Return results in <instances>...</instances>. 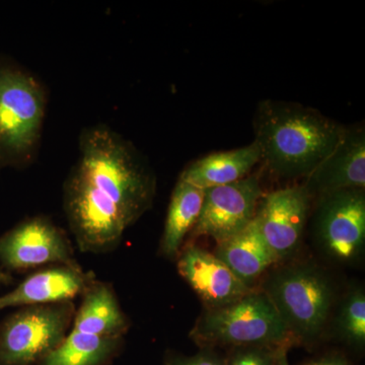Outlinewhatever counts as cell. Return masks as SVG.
<instances>
[{
	"instance_id": "obj_16",
	"label": "cell",
	"mask_w": 365,
	"mask_h": 365,
	"mask_svg": "<svg viewBox=\"0 0 365 365\" xmlns=\"http://www.w3.org/2000/svg\"><path fill=\"white\" fill-rule=\"evenodd\" d=\"M260 160V150L254 141L244 148L199 158L182 170L179 180L202 190L223 186L248 177Z\"/></svg>"
},
{
	"instance_id": "obj_20",
	"label": "cell",
	"mask_w": 365,
	"mask_h": 365,
	"mask_svg": "<svg viewBox=\"0 0 365 365\" xmlns=\"http://www.w3.org/2000/svg\"><path fill=\"white\" fill-rule=\"evenodd\" d=\"M281 348L242 346L232 355L227 365H276Z\"/></svg>"
},
{
	"instance_id": "obj_22",
	"label": "cell",
	"mask_w": 365,
	"mask_h": 365,
	"mask_svg": "<svg viewBox=\"0 0 365 365\" xmlns=\"http://www.w3.org/2000/svg\"><path fill=\"white\" fill-rule=\"evenodd\" d=\"M14 277L9 272L0 270V284L11 285L14 283Z\"/></svg>"
},
{
	"instance_id": "obj_23",
	"label": "cell",
	"mask_w": 365,
	"mask_h": 365,
	"mask_svg": "<svg viewBox=\"0 0 365 365\" xmlns=\"http://www.w3.org/2000/svg\"><path fill=\"white\" fill-rule=\"evenodd\" d=\"M276 365H288L287 359V348H281L279 352H278Z\"/></svg>"
},
{
	"instance_id": "obj_14",
	"label": "cell",
	"mask_w": 365,
	"mask_h": 365,
	"mask_svg": "<svg viewBox=\"0 0 365 365\" xmlns=\"http://www.w3.org/2000/svg\"><path fill=\"white\" fill-rule=\"evenodd\" d=\"M130 322L122 311L114 288L96 279L81 294L71 330L105 338H123Z\"/></svg>"
},
{
	"instance_id": "obj_18",
	"label": "cell",
	"mask_w": 365,
	"mask_h": 365,
	"mask_svg": "<svg viewBox=\"0 0 365 365\" xmlns=\"http://www.w3.org/2000/svg\"><path fill=\"white\" fill-rule=\"evenodd\" d=\"M123 338H105L71 330L41 360L42 365H105L116 354Z\"/></svg>"
},
{
	"instance_id": "obj_9",
	"label": "cell",
	"mask_w": 365,
	"mask_h": 365,
	"mask_svg": "<svg viewBox=\"0 0 365 365\" xmlns=\"http://www.w3.org/2000/svg\"><path fill=\"white\" fill-rule=\"evenodd\" d=\"M262 197L256 175L204 190L202 209L190 237H211L217 244L234 237L253 222Z\"/></svg>"
},
{
	"instance_id": "obj_8",
	"label": "cell",
	"mask_w": 365,
	"mask_h": 365,
	"mask_svg": "<svg viewBox=\"0 0 365 365\" xmlns=\"http://www.w3.org/2000/svg\"><path fill=\"white\" fill-rule=\"evenodd\" d=\"M76 263L66 230L47 216L25 218L0 235V265L9 272Z\"/></svg>"
},
{
	"instance_id": "obj_17",
	"label": "cell",
	"mask_w": 365,
	"mask_h": 365,
	"mask_svg": "<svg viewBox=\"0 0 365 365\" xmlns=\"http://www.w3.org/2000/svg\"><path fill=\"white\" fill-rule=\"evenodd\" d=\"M204 190L179 180L170 197L160 252L169 259H176L184 247L187 235L195 227L202 209Z\"/></svg>"
},
{
	"instance_id": "obj_10",
	"label": "cell",
	"mask_w": 365,
	"mask_h": 365,
	"mask_svg": "<svg viewBox=\"0 0 365 365\" xmlns=\"http://www.w3.org/2000/svg\"><path fill=\"white\" fill-rule=\"evenodd\" d=\"M312 199L304 185L277 190L262 197L256 217L262 235L278 262L288 260L299 251Z\"/></svg>"
},
{
	"instance_id": "obj_13",
	"label": "cell",
	"mask_w": 365,
	"mask_h": 365,
	"mask_svg": "<svg viewBox=\"0 0 365 365\" xmlns=\"http://www.w3.org/2000/svg\"><path fill=\"white\" fill-rule=\"evenodd\" d=\"M312 198L346 189L365 188V131L346 128L332 153L306 178Z\"/></svg>"
},
{
	"instance_id": "obj_15",
	"label": "cell",
	"mask_w": 365,
	"mask_h": 365,
	"mask_svg": "<svg viewBox=\"0 0 365 365\" xmlns=\"http://www.w3.org/2000/svg\"><path fill=\"white\" fill-rule=\"evenodd\" d=\"M213 255L250 288L271 266L278 263L277 257L262 235L256 216L241 232L218 242Z\"/></svg>"
},
{
	"instance_id": "obj_2",
	"label": "cell",
	"mask_w": 365,
	"mask_h": 365,
	"mask_svg": "<svg viewBox=\"0 0 365 365\" xmlns=\"http://www.w3.org/2000/svg\"><path fill=\"white\" fill-rule=\"evenodd\" d=\"M261 160L284 179L307 178L336 148L345 127L313 108L263 101L254 119Z\"/></svg>"
},
{
	"instance_id": "obj_24",
	"label": "cell",
	"mask_w": 365,
	"mask_h": 365,
	"mask_svg": "<svg viewBox=\"0 0 365 365\" xmlns=\"http://www.w3.org/2000/svg\"><path fill=\"white\" fill-rule=\"evenodd\" d=\"M309 365H346L343 362L337 361V360H325V361L313 362Z\"/></svg>"
},
{
	"instance_id": "obj_7",
	"label": "cell",
	"mask_w": 365,
	"mask_h": 365,
	"mask_svg": "<svg viewBox=\"0 0 365 365\" xmlns=\"http://www.w3.org/2000/svg\"><path fill=\"white\" fill-rule=\"evenodd\" d=\"M317 245L339 263L359 260L365 245L364 189H346L318 197L314 213Z\"/></svg>"
},
{
	"instance_id": "obj_1",
	"label": "cell",
	"mask_w": 365,
	"mask_h": 365,
	"mask_svg": "<svg viewBox=\"0 0 365 365\" xmlns=\"http://www.w3.org/2000/svg\"><path fill=\"white\" fill-rule=\"evenodd\" d=\"M157 176L133 143L105 124L81 131L63 185L67 223L81 253L106 254L153 205Z\"/></svg>"
},
{
	"instance_id": "obj_12",
	"label": "cell",
	"mask_w": 365,
	"mask_h": 365,
	"mask_svg": "<svg viewBox=\"0 0 365 365\" xmlns=\"http://www.w3.org/2000/svg\"><path fill=\"white\" fill-rule=\"evenodd\" d=\"M96 279L95 274L83 270L78 263L39 269L26 276L11 292L0 295V311L73 302Z\"/></svg>"
},
{
	"instance_id": "obj_3",
	"label": "cell",
	"mask_w": 365,
	"mask_h": 365,
	"mask_svg": "<svg viewBox=\"0 0 365 365\" xmlns=\"http://www.w3.org/2000/svg\"><path fill=\"white\" fill-rule=\"evenodd\" d=\"M48 101L47 88L33 71L0 54V172L36 163Z\"/></svg>"
},
{
	"instance_id": "obj_19",
	"label": "cell",
	"mask_w": 365,
	"mask_h": 365,
	"mask_svg": "<svg viewBox=\"0 0 365 365\" xmlns=\"http://www.w3.org/2000/svg\"><path fill=\"white\" fill-rule=\"evenodd\" d=\"M336 330L353 344L365 342V294L362 288L350 290L343 299L335 319Z\"/></svg>"
},
{
	"instance_id": "obj_5",
	"label": "cell",
	"mask_w": 365,
	"mask_h": 365,
	"mask_svg": "<svg viewBox=\"0 0 365 365\" xmlns=\"http://www.w3.org/2000/svg\"><path fill=\"white\" fill-rule=\"evenodd\" d=\"M202 344L287 348L295 339L262 290H251L232 304L207 309L191 332Z\"/></svg>"
},
{
	"instance_id": "obj_11",
	"label": "cell",
	"mask_w": 365,
	"mask_h": 365,
	"mask_svg": "<svg viewBox=\"0 0 365 365\" xmlns=\"http://www.w3.org/2000/svg\"><path fill=\"white\" fill-rule=\"evenodd\" d=\"M177 259L180 275L207 309L227 306L253 290L215 255L191 242L182 247Z\"/></svg>"
},
{
	"instance_id": "obj_21",
	"label": "cell",
	"mask_w": 365,
	"mask_h": 365,
	"mask_svg": "<svg viewBox=\"0 0 365 365\" xmlns=\"http://www.w3.org/2000/svg\"><path fill=\"white\" fill-rule=\"evenodd\" d=\"M170 365H225L212 353L204 352L190 359L175 360Z\"/></svg>"
},
{
	"instance_id": "obj_6",
	"label": "cell",
	"mask_w": 365,
	"mask_h": 365,
	"mask_svg": "<svg viewBox=\"0 0 365 365\" xmlns=\"http://www.w3.org/2000/svg\"><path fill=\"white\" fill-rule=\"evenodd\" d=\"M73 302L21 307L0 324V365L41 361L64 340L76 314Z\"/></svg>"
},
{
	"instance_id": "obj_4",
	"label": "cell",
	"mask_w": 365,
	"mask_h": 365,
	"mask_svg": "<svg viewBox=\"0 0 365 365\" xmlns=\"http://www.w3.org/2000/svg\"><path fill=\"white\" fill-rule=\"evenodd\" d=\"M295 340L314 341L323 332L335 292L321 269L295 264L273 271L262 284Z\"/></svg>"
}]
</instances>
